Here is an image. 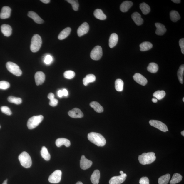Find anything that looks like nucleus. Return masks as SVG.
<instances>
[{
    "mask_svg": "<svg viewBox=\"0 0 184 184\" xmlns=\"http://www.w3.org/2000/svg\"><path fill=\"white\" fill-rule=\"evenodd\" d=\"M88 138L91 142L98 146H103L106 143L105 138L101 134L98 133H90L88 135Z\"/></svg>",
    "mask_w": 184,
    "mask_h": 184,
    "instance_id": "obj_1",
    "label": "nucleus"
},
{
    "mask_svg": "<svg viewBox=\"0 0 184 184\" xmlns=\"http://www.w3.org/2000/svg\"><path fill=\"white\" fill-rule=\"evenodd\" d=\"M156 158L155 153H144L139 156L138 160L140 163L142 165L149 164L155 161Z\"/></svg>",
    "mask_w": 184,
    "mask_h": 184,
    "instance_id": "obj_2",
    "label": "nucleus"
},
{
    "mask_svg": "<svg viewBox=\"0 0 184 184\" xmlns=\"http://www.w3.org/2000/svg\"><path fill=\"white\" fill-rule=\"evenodd\" d=\"M42 40L40 36L38 34H35L32 38L31 40V50L32 52H38L41 47Z\"/></svg>",
    "mask_w": 184,
    "mask_h": 184,
    "instance_id": "obj_3",
    "label": "nucleus"
},
{
    "mask_svg": "<svg viewBox=\"0 0 184 184\" xmlns=\"http://www.w3.org/2000/svg\"><path fill=\"white\" fill-rule=\"evenodd\" d=\"M19 159L20 163L24 167L29 168L32 165V160L30 156L26 152H23L19 155Z\"/></svg>",
    "mask_w": 184,
    "mask_h": 184,
    "instance_id": "obj_4",
    "label": "nucleus"
},
{
    "mask_svg": "<svg viewBox=\"0 0 184 184\" xmlns=\"http://www.w3.org/2000/svg\"><path fill=\"white\" fill-rule=\"evenodd\" d=\"M42 115L34 116L30 118L27 122V126L29 129H33L38 126L43 120Z\"/></svg>",
    "mask_w": 184,
    "mask_h": 184,
    "instance_id": "obj_5",
    "label": "nucleus"
},
{
    "mask_svg": "<svg viewBox=\"0 0 184 184\" xmlns=\"http://www.w3.org/2000/svg\"><path fill=\"white\" fill-rule=\"evenodd\" d=\"M6 66L9 71L14 75L19 76L22 75V71L16 64L11 62H8L6 63Z\"/></svg>",
    "mask_w": 184,
    "mask_h": 184,
    "instance_id": "obj_6",
    "label": "nucleus"
},
{
    "mask_svg": "<svg viewBox=\"0 0 184 184\" xmlns=\"http://www.w3.org/2000/svg\"><path fill=\"white\" fill-rule=\"evenodd\" d=\"M102 49L100 46H96L92 50L91 53V58L94 60H99L102 56Z\"/></svg>",
    "mask_w": 184,
    "mask_h": 184,
    "instance_id": "obj_7",
    "label": "nucleus"
},
{
    "mask_svg": "<svg viewBox=\"0 0 184 184\" xmlns=\"http://www.w3.org/2000/svg\"><path fill=\"white\" fill-rule=\"evenodd\" d=\"M61 176L62 172L61 170H55L49 176L48 181L51 183H58L61 181Z\"/></svg>",
    "mask_w": 184,
    "mask_h": 184,
    "instance_id": "obj_8",
    "label": "nucleus"
},
{
    "mask_svg": "<svg viewBox=\"0 0 184 184\" xmlns=\"http://www.w3.org/2000/svg\"><path fill=\"white\" fill-rule=\"evenodd\" d=\"M150 125L153 127L157 128L161 131L166 132L168 131L167 126L163 123L160 121L151 120L149 122Z\"/></svg>",
    "mask_w": 184,
    "mask_h": 184,
    "instance_id": "obj_9",
    "label": "nucleus"
},
{
    "mask_svg": "<svg viewBox=\"0 0 184 184\" xmlns=\"http://www.w3.org/2000/svg\"><path fill=\"white\" fill-rule=\"evenodd\" d=\"M127 177V175L126 174H123L119 176L113 177L110 179L109 181V183L110 184H121L125 180Z\"/></svg>",
    "mask_w": 184,
    "mask_h": 184,
    "instance_id": "obj_10",
    "label": "nucleus"
},
{
    "mask_svg": "<svg viewBox=\"0 0 184 184\" xmlns=\"http://www.w3.org/2000/svg\"><path fill=\"white\" fill-rule=\"evenodd\" d=\"M93 164V162L85 158L84 155L82 156L80 161V167L83 170L88 169Z\"/></svg>",
    "mask_w": 184,
    "mask_h": 184,
    "instance_id": "obj_11",
    "label": "nucleus"
},
{
    "mask_svg": "<svg viewBox=\"0 0 184 184\" xmlns=\"http://www.w3.org/2000/svg\"><path fill=\"white\" fill-rule=\"evenodd\" d=\"M89 29V25L87 23H83L78 28L77 33L79 37H81L87 34L88 32Z\"/></svg>",
    "mask_w": 184,
    "mask_h": 184,
    "instance_id": "obj_12",
    "label": "nucleus"
},
{
    "mask_svg": "<svg viewBox=\"0 0 184 184\" xmlns=\"http://www.w3.org/2000/svg\"><path fill=\"white\" fill-rule=\"evenodd\" d=\"M133 78L135 81L138 84L145 86L148 82L147 79L144 76L139 73H136L133 76Z\"/></svg>",
    "mask_w": 184,
    "mask_h": 184,
    "instance_id": "obj_13",
    "label": "nucleus"
},
{
    "mask_svg": "<svg viewBox=\"0 0 184 184\" xmlns=\"http://www.w3.org/2000/svg\"><path fill=\"white\" fill-rule=\"evenodd\" d=\"M70 117L73 118H81L84 116L83 112L80 109L75 108L70 110L68 113Z\"/></svg>",
    "mask_w": 184,
    "mask_h": 184,
    "instance_id": "obj_14",
    "label": "nucleus"
},
{
    "mask_svg": "<svg viewBox=\"0 0 184 184\" xmlns=\"http://www.w3.org/2000/svg\"><path fill=\"white\" fill-rule=\"evenodd\" d=\"M36 85L38 86L41 85L45 80V75L44 72L39 71L36 73L35 76Z\"/></svg>",
    "mask_w": 184,
    "mask_h": 184,
    "instance_id": "obj_15",
    "label": "nucleus"
},
{
    "mask_svg": "<svg viewBox=\"0 0 184 184\" xmlns=\"http://www.w3.org/2000/svg\"><path fill=\"white\" fill-rule=\"evenodd\" d=\"M11 11V9L9 7L4 6L2 8L1 12L0 13V18L3 19L9 18Z\"/></svg>",
    "mask_w": 184,
    "mask_h": 184,
    "instance_id": "obj_16",
    "label": "nucleus"
},
{
    "mask_svg": "<svg viewBox=\"0 0 184 184\" xmlns=\"http://www.w3.org/2000/svg\"><path fill=\"white\" fill-rule=\"evenodd\" d=\"M155 25L157 28L155 33L157 35L162 36L166 33L167 30L164 25L159 23H155Z\"/></svg>",
    "mask_w": 184,
    "mask_h": 184,
    "instance_id": "obj_17",
    "label": "nucleus"
},
{
    "mask_svg": "<svg viewBox=\"0 0 184 184\" xmlns=\"http://www.w3.org/2000/svg\"><path fill=\"white\" fill-rule=\"evenodd\" d=\"M28 16L33 19L36 23L39 24H41L44 22V21L35 12L33 11L29 12L28 14Z\"/></svg>",
    "mask_w": 184,
    "mask_h": 184,
    "instance_id": "obj_18",
    "label": "nucleus"
},
{
    "mask_svg": "<svg viewBox=\"0 0 184 184\" xmlns=\"http://www.w3.org/2000/svg\"><path fill=\"white\" fill-rule=\"evenodd\" d=\"M131 18L136 24L140 26L143 24L144 20L141 18V15L138 12H135L131 15Z\"/></svg>",
    "mask_w": 184,
    "mask_h": 184,
    "instance_id": "obj_19",
    "label": "nucleus"
},
{
    "mask_svg": "<svg viewBox=\"0 0 184 184\" xmlns=\"http://www.w3.org/2000/svg\"><path fill=\"white\" fill-rule=\"evenodd\" d=\"M1 30L2 33L6 37H9L12 33V28L9 25L7 24H4L2 25Z\"/></svg>",
    "mask_w": 184,
    "mask_h": 184,
    "instance_id": "obj_20",
    "label": "nucleus"
},
{
    "mask_svg": "<svg viewBox=\"0 0 184 184\" xmlns=\"http://www.w3.org/2000/svg\"><path fill=\"white\" fill-rule=\"evenodd\" d=\"M118 36L116 34L113 33L111 35L109 40V45L111 48H114L118 41Z\"/></svg>",
    "mask_w": 184,
    "mask_h": 184,
    "instance_id": "obj_21",
    "label": "nucleus"
},
{
    "mask_svg": "<svg viewBox=\"0 0 184 184\" xmlns=\"http://www.w3.org/2000/svg\"><path fill=\"white\" fill-rule=\"evenodd\" d=\"M56 145L58 147H60L63 145H65L66 147H69L70 146V141L65 138H59L56 141Z\"/></svg>",
    "mask_w": 184,
    "mask_h": 184,
    "instance_id": "obj_22",
    "label": "nucleus"
},
{
    "mask_svg": "<svg viewBox=\"0 0 184 184\" xmlns=\"http://www.w3.org/2000/svg\"><path fill=\"white\" fill-rule=\"evenodd\" d=\"M133 5V3L132 1H126L123 2L121 4L120 9L121 12H127Z\"/></svg>",
    "mask_w": 184,
    "mask_h": 184,
    "instance_id": "obj_23",
    "label": "nucleus"
},
{
    "mask_svg": "<svg viewBox=\"0 0 184 184\" xmlns=\"http://www.w3.org/2000/svg\"><path fill=\"white\" fill-rule=\"evenodd\" d=\"M100 174L99 170H96L94 171L91 178V180L93 184H98L99 182Z\"/></svg>",
    "mask_w": 184,
    "mask_h": 184,
    "instance_id": "obj_24",
    "label": "nucleus"
},
{
    "mask_svg": "<svg viewBox=\"0 0 184 184\" xmlns=\"http://www.w3.org/2000/svg\"><path fill=\"white\" fill-rule=\"evenodd\" d=\"M71 29L70 27H68L64 29L59 34L58 36V39L60 40L65 39L68 37L71 31Z\"/></svg>",
    "mask_w": 184,
    "mask_h": 184,
    "instance_id": "obj_25",
    "label": "nucleus"
},
{
    "mask_svg": "<svg viewBox=\"0 0 184 184\" xmlns=\"http://www.w3.org/2000/svg\"><path fill=\"white\" fill-rule=\"evenodd\" d=\"M90 106L91 108L94 109V110H95L96 112L97 113H102L104 111L103 107L99 103L97 102L93 101L91 102L90 104Z\"/></svg>",
    "mask_w": 184,
    "mask_h": 184,
    "instance_id": "obj_26",
    "label": "nucleus"
},
{
    "mask_svg": "<svg viewBox=\"0 0 184 184\" xmlns=\"http://www.w3.org/2000/svg\"><path fill=\"white\" fill-rule=\"evenodd\" d=\"M96 78L94 75L89 74L87 75L83 80V84L86 86L89 83H93L96 81Z\"/></svg>",
    "mask_w": 184,
    "mask_h": 184,
    "instance_id": "obj_27",
    "label": "nucleus"
},
{
    "mask_svg": "<svg viewBox=\"0 0 184 184\" xmlns=\"http://www.w3.org/2000/svg\"><path fill=\"white\" fill-rule=\"evenodd\" d=\"M94 15L95 18L100 20H105L106 18V14H104L101 9H96L94 12Z\"/></svg>",
    "mask_w": 184,
    "mask_h": 184,
    "instance_id": "obj_28",
    "label": "nucleus"
},
{
    "mask_svg": "<svg viewBox=\"0 0 184 184\" xmlns=\"http://www.w3.org/2000/svg\"><path fill=\"white\" fill-rule=\"evenodd\" d=\"M140 50L142 52L148 51L153 48V45L151 43L149 42H144L141 44L140 46Z\"/></svg>",
    "mask_w": 184,
    "mask_h": 184,
    "instance_id": "obj_29",
    "label": "nucleus"
},
{
    "mask_svg": "<svg viewBox=\"0 0 184 184\" xmlns=\"http://www.w3.org/2000/svg\"><path fill=\"white\" fill-rule=\"evenodd\" d=\"M148 71L151 73H157L159 70V66L157 63H151L149 64L147 67Z\"/></svg>",
    "mask_w": 184,
    "mask_h": 184,
    "instance_id": "obj_30",
    "label": "nucleus"
},
{
    "mask_svg": "<svg viewBox=\"0 0 184 184\" xmlns=\"http://www.w3.org/2000/svg\"><path fill=\"white\" fill-rule=\"evenodd\" d=\"M41 154L42 157L46 161H48L50 160L51 155L46 147L44 146L42 147L41 151Z\"/></svg>",
    "mask_w": 184,
    "mask_h": 184,
    "instance_id": "obj_31",
    "label": "nucleus"
},
{
    "mask_svg": "<svg viewBox=\"0 0 184 184\" xmlns=\"http://www.w3.org/2000/svg\"><path fill=\"white\" fill-rule=\"evenodd\" d=\"M183 177L178 173H175L173 175L172 179L170 182V184H176L178 183L182 180Z\"/></svg>",
    "mask_w": 184,
    "mask_h": 184,
    "instance_id": "obj_32",
    "label": "nucleus"
},
{
    "mask_svg": "<svg viewBox=\"0 0 184 184\" xmlns=\"http://www.w3.org/2000/svg\"><path fill=\"white\" fill-rule=\"evenodd\" d=\"M124 83L122 80L118 79L115 82V88L116 90L119 92L123 91V89Z\"/></svg>",
    "mask_w": 184,
    "mask_h": 184,
    "instance_id": "obj_33",
    "label": "nucleus"
},
{
    "mask_svg": "<svg viewBox=\"0 0 184 184\" xmlns=\"http://www.w3.org/2000/svg\"><path fill=\"white\" fill-rule=\"evenodd\" d=\"M170 16L171 20L174 22H177L181 18L179 13L175 10H172L170 12Z\"/></svg>",
    "mask_w": 184,
    "mask_h": 184,
    "instance_id": "obj_34",
    "label": "nucleus"
},
{
    "mask_svg": "<svg viewBox=\"0 0 184 184\" xmlns=\"http://www.w3.org/2000/svg\"><path fill=\"white\" fill-rule=\"evenodd\" d=\"M184 71V65H182L179 67L177 72V76L180 83L181 84L183 83V75Z\"/></svg>",
    "mask_w": 184,
    "mask_h": 184,
    "instance_id": "obj_35",
    "label": "nucleus"
},
{
    "mask_svg": "<svg viewBox=\"0 0 184 184\" xmlns=\"http://www.w3.org/2000/svg\"><path fill=\"white\" fill-rule=\"evenodd\" d=\"M170 174H166L161 177L158 179L159 184H168L170 179Z\"/></svg>",
    "mask_w": 184,
    "mask_h": 184,
    "instance_id": "obj_36",
    "label": "nucleus"
},
{
    "mask_svg": "<svg viewBox=\"0 0 184 184\" xmlns=\"http://www.w3.org/2000/svg\"><path fill=\"white\" fill-rule=\"evenodd\" d=\"M140 8L143 13L144 15L148 14L150 11V8L148 5L145 3H141L140 5Z\"/></svg>",
    "mask_w": 184,
    "mask_h": 184,
    "instance_id": "obj_37",
    "label": "nucleus"
},
{
    "mask_svg": "<svg viewBox=\"0 0 184 184\" xmlns=\"http://www.w3.org/2000/svg\"><path fill=\"white\" fill-rule=\"evenodd\" d=\"M166 95L165 91H155L153 94V96L157 100H161L165 97Z\"/></svg>",
    "mask_w": 184,
    "mask_h": 184,
    "instance_id": "obj_38",
    "label": "nucleus"
},
{
    "mask_svg": "<svg viewBox=\"0 0 184 184\" xmlns=\"http://www.w3.org/2000/svg\"><path fill=\"white\" fill-rule=\"evenodd\" d=\"M8 100L9 102L17 105L21 104L22 101V99L21 98L16 97L12 96L9 97Z\"/></svg>",
    "mask_w": 184,
    "mask_h": 184,
    "instance_id": "obj_39",
    "label": "nucleus"
},
{
    "mask_svg": "<svg viewBox=\"0 0 184 184\" xmlns=\"http://www.w3.org/2000/svg\"><path fill=\"white\" fill-rule=\"evenodd\" d=\"M75 76V72L71 70H68L64 73V76L66 78L71 79L73 78Z\"/></svg>",
    "mask_w": 184,
    "mask_h": 184,
    "instance_id": "obj_40",
    "label": "nucleus"
},
{
    "mask_svg": "<svg viewBox=\"0 0 184 184\" xmlns=\"http://www.w3.org/2000/svg\"><path fill=\"white\" fill-rule=\"evenodd\" d=\"M67 1L72 6V8L74 11H78V9L79 4L78 1L76 0H67Z\"/></svg>",
    "mask_w": 184,
    "mask_h": 184,
    "instance_id": "obj_41",
    "label": "nucleus"
},
{
    "mask_svg": "<svg viewBox=\"0 0 184 184\" xmlns=\"http://www.w3.org/2000/svg\"><path fill=\"white\" fill-rule=\"evenodd\" d=\"M10 87L9 83L6 81H0V89L6 90Z\"/></svg>",
    "mask_w": 184,
    "mask_h": 184,
    "instance_id": "obj_42",
    "label": "nucleus"
},
{
    "mask_svg": "<svg viewBox=\"0 0 184 184\" xmlns=\"http://www.w3.org/2000/svg\"><path fill=\"white\" fill-rule=\"evenodd\" d=\"M1 109V112L6 115H10L12 114L11 111L7 106H2Z\"/></svg>",
    "mask_w": 184,
    "mask_h": 184,
    "instance_id": "obj_43",
    "label": "nucleus"
},
{
    "mask_svg": "<svg viewBox=\"0 0 184 184\" xmlns=\"http://www.w3.org/2000/svg\"><path fill=\"white\" fill-rule=\"evenodd\" d=\"M53 61L52 57L50 55H47L45 57L44 62L46 65H49L52 63Z\"/></svg>",
    "mask_w": 184,
    "mask_h": 184,
    "instance_id": "obj_44",
    "label": "nucleus"
},
{
    "mask_svg": "<svg viewBox=\"0 0 184 184\" xmlns=\"http://www.w3.org/2000/svg\"><path fill=\"white\" fill-rule=\"evenodd\" d=\"M139 183L140 184H149V179L147 177H142L140 178Z\"/></svg>",
    "mask_w": 184,
    "mask_h": 184,
    "instance_id": "obj_45",
    "label": "nucleus"
},
{
    "mask_svg": "<svg viewBox=\"0 0 184 184\" xmlns=\"http://www.w3.org/2000/svg\"><path fill=\"white\" fill-rule=\"evenodd\" d=\"M179 46L180 47L181 51L183 54H184V39H181L179 41Z\"/></svg>",
    "mask_w": 184,
    "mask_h": 184,
    "instance_id": "obj_46",
    "label": "nucleus"
},
{
    "mask_svg": "<svg viewBox=\"0 0 184 184\" xmlns=\"http://www.w3.org/2000/svg\"><path fill=\"white\" fill-rule=\"evenodd\" d=\"M58 102V100L54 98V99L50 100L49 104L51 106L54 107L57 105Z\"/></svg>",
    "mask_w": 184,
    "mask_h": 184,
    "instance_id": "obj_47",
    "label": "nucleus"
},
{
    "mask_svg": "<svg viewBox=\"0 0 184 184\" xmlns=\"http://www.w3.org/2000/svg\"><path fill=\"white\" fill-rule=\"evenodd\" d=\"M54 95L53 93H50L48 95V99L50 100L54 99Z\"/></svg>",
    "mask_w": 184,
    "mask_h": 184,
    "instance_id": "obj_48",
    "label": "nucleus"
},
{
    "mask_svg": "<svg viewBox=\"0 0 184 184\" xmlns=\"http://www.w3.org/2000/svg\"><path fill=\"white\" fill-rule=\"evenodd\" d=\"M63 96H67L68 95V93L67 90L64 89L62 91Z\"/></svg>",
    "mask_w": 184,
    "mask_h": 184,
    "instance_id": "obj_49",
    "label": "nucleus"
},
{
    "mask_svg": "<svg viewBox=\"0 0 184 184\" xmlns=\"http://www.w3.org/2000/svg\"><path fill=\"white\" fill-rule=\"evenodd\" d=\"M58 97H63V95L62 91L60 90L58 91Z\"/></svg>",
    "mask_w": 184,
    "mask_h": 184,
    "instance_id": "obj_50",
    "label": "nucleus"
},
{
    "mask_svg": "<svg viewBox=\"0 0 184 184\" xmlns=\"http://www.w3.org/2000/svg\"><path fill=\"white\" fill-rule=\"evenodd\" d=\"M41 1L44 4H48L50 3V0H41Z\"/></svg>",
    "mask_w": 184,
    "mask_h": 184,
    "instance_id": "obj_51",
    "label": "nucleus"
},
{
    "mask_svg": "<svg viewBox=\"0 0 184 184\" xmlns=\"http://www.w3.org/2000/svg\"><path fill=\"white\" fill-rule=\"evenodd\" d=\"M172 1L175 3L179 4L180 3L181 1L180 0H172Z\"/></svg>",
    "mask_w": 184,
    "mask_h": 184,
    "instance_id": "obj_52",
    "label": "nucleus"
},
{
    "mask_svg": "<svg viewBox=\"0 0 184 184\" xmlns=\"http://www.w3.org/2000/svg\"><path fill=\"white\" fill-rule=\"evenodd\" d=\"M152 101L154 103H157L158 102V100L156 98H153L152 99Z\"/></svg>",
    "mask_w": 184,
    "mask_h": 184,
    "instance_id": "obj_53",
    "label": "nucleus"
},
{
    "mask_svg": "<svg viewBox=\"0 0 184 184\" xmlns=\"http://www.w3.org/2000/svg\"><path fill=\"white\" fill-rule=\"evenodd\" d=\"M7 179L6 180L4 181L3 183V184H7Z\"/></svg>",
    "mask_w": 184,
    "mask_h": 184,
    "instance_id": "obj_54",
    "label": "nucleus"
},
{
    "mask_svg": "<svg viewBox=\"0 0 184 184\" xmlns=\"http://www.w3.org/2000/svg\"><path fill=\"white\" fill-rule=\"evenodd\" d=\"M76 184H83L82 182L80 181H78V182H77Z\"/></svg>",
    "mask_w": 184,
    "mask_h": 184,
    "instance_id": "obj_55",
    "label": "nucleus"
},
{
    "mask_svg": "<svg viewBox=\"0 0 184 184\" xmlns=\"http://www.w3.org/2000/svg\"><path fill=\"white\" fill-rule=\"evenodd\" d=\"M181 134L183 136H184V131H182L181 132Z\"/></svg>",
    "mask_w": 184,
    "mask_h": 184,
    "instance_id": "obj_56",
    "label": "nucleus"
},
{
    "mask_svg": "<svg viewBox=\"0 0 184 184\" xmlns=\"http://www.w3.org/2000/svg\"><path fill=\"white\" fill-rule=\"evenodd\" d=\"M120 174H121V175H123V174H124L123 171H121L120 172Z\"/></svg>",
    "mask_w": 184,
    "mask_h": 184,
    "instance_id": "obj_57",
    "label": "nucleus"
},
{
    "mask_svg": "<svg viewBox=\"0 0 184 184\" xmlns=\"http://www.w3.org/2000/svg\"><path fill=\"white\" fill-rule=\"evenodd\" d=\"M183 102H184V98H183Z\"/></svg>",
    "mask_w": 184,
    "mask_h": 184,
    "instance_id": "obj_58",
    "label": "nucleus"
},
{
    "mask_svg": "<svg viewBox=\"0 0 184 184\" xmlns=\"http://www.w3.org/2000/svg\"><path fill=\"white\" fill-rule=\"evenodd\" d=\"M1 126H0V128H1Z\"/></svg>",
    "mask_w": 184,
    "mask_h": 184,
    "instance_id": "obj_59",
    "label": "nucleus"
}]
</instances>
